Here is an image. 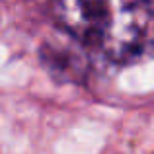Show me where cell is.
<instances>
[{
	"instance_id": "6da1fadb",
	"label": "cell",
	"mask_w": 154,
	"mask_h": 154,
	"mask_svg": "<svg viewBox=\"0 0 154 154\" xmlns=\"http://www.w3.org/2000/svg\"><path fill=\"white\" fill-rule=\"evenodd\" d=\"M96 49L119 64L154 55V2H109Z\"/></svg>"
},
{
	"instance_id": "7a4b0ae2",
	"label": "cell",
	"mask_w": 154,
	"mask_h": 154,
	"mask_svg": "<svg viewBox=\"0 0 154 154\" xmlns=\"http://www.w3.org/2000/svg\"><path fill=\"white\" fill-rule=\"evenodd\" d=\"M82 43L76 41V39L68 45H51V43H47L43 47V60L59 76L76 78V76L82 74V68H84V57L80 55V49H76Z\"/></svg>"
}]
</instances>
